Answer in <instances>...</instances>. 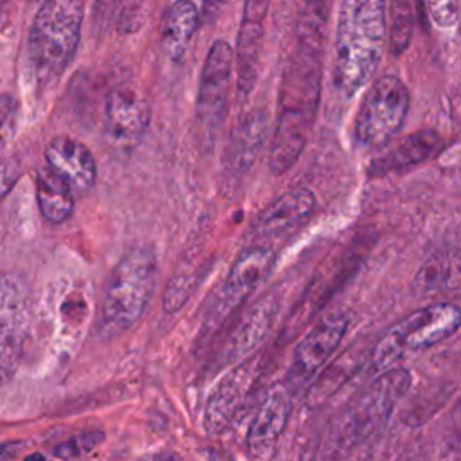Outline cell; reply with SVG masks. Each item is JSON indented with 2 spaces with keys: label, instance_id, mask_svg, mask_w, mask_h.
<instances>
[{
  "label": "cell",
  "instance_id": "d6986e66",
  "mask_svg": "<svg viewBox=\"0 0 461 461\" xmlns=\"http://www.w3.org/2000/svg\"><path fill=\"white\" fill-rule=\"evenodd\" d=\"M443 137L434 130H420L405 137L391 153L371 162V175H385L389 171L418 166L443 149Z\"/></svg>",
  "mask_w": 461,
  "mask_h": 461
},
{
  "label": "cell",
  "instance_id": "9c48e42d",
  "mask_svg": "<svg viewBox=\"0 0 461 461\" xmlns=\"http://www.w3.org/2000/svg\"><path fill=\"white\" fill-rule=\"evenodd\" d=\"M29 331V301L22 279L0 276V385L16 373Z\"/></svg>",
  "mask_w": 461,
  "mask_h": 461
},
{
  "label": "cell",
  "instance_id": "e0dca14e",
  "mask_svg": "<svg viewBox=\"0 0 461 461\" xmlns=\"http://www.w3.org/2000/svg\"><path fill=\"white\" fill-rule=\"evenodd\" d=\"M45 160L50 169L61 175L74 189L86 191L97 176L95 158L86 144L70 137H54L45 148Z\"/></svg>",
  "mask_w": 461,
  "mask_h": 461
},
{
  "label": "cell",
  "instance_id": "d4e9b609",
  "mask_svg": "<svg viewBox=\"0 0 461 461\" xmlns=\"http://www.w3.org/2000/svg\"><path fill=\"white\" fill-rule=\"evenodd\" d=\"M20 106L11 94H0V149L7 148L18 128Z\"/></svg>",
  "mask_w": 461,
  "mask_h": 461
},
{
  "label": "cell",
  "instance_id": "f1b7e54d",
  "mask_svg": "<svg viewBox=\"0 0 461 461\" xmlns=\"http://www.w3.org/2000/svg\"><path fill=\"white\" fill-rule=\"evenodd\" d=\"M445 439H447V447L457 457H461V400L457 402V405L454 407V411L450 414V423H448Z\"/></svg>",
  "mask_w": 461,
  "mask_h": 461
},
{
  "label": "cell",
  "instance_id": "7c38bea8",
  "mask_svg": "<svg viewBox=\"0 0 461 461\" xmlns=\"http://www.w3.org/2000/svg\"><path fill=\"white\" fill-rule=\"evenodd\" d=\"M151 121L148 99L131 85L115 86L104 104V135L119 149H133Z\"/></svg>",
  "mask_w": 461,
  "mask_h": 461
},
{
  "label": "cell",
  "instance_id": "603a6c76",
  "mask_svg": "<svg viewBox=\"0 0 461 461\" xmlns=\"http://www.w3.org/2000/svg\"><path fill=\"white\" fill-rule=\"evenodd\" d=\"M202 268L203 267H200V261L196 259L194 254L189 258H184L178 263L173 276L169 277V283L162 297V306L167 313H176L187 303L193 290L200 283Z\"/></svg>",
  "mask_w": 461,
  "mask_h": 461
},
{
  "label": "cell",
  "instance_id": "3957f363",
  "mask_svg": "<svg viewBox=\"0 0 461 461\" xmlns=\"http://www.w3.org/2000/svg\"><path fill=\"white\" fill-rule=\"evenodd\" d=\"M412 376L403 367H389L357 393L331 420L324 443V461H342L369 441L389 421L396 405L411 389Z\"/></svg>",
  "mask_w": 461,
  "mask_h": 461
},
{
  "label": "cell",
  "instance_id": "d590c367",
  "mask_svg": "<svg viewBox=\"0 0 461 461\" xmlns=\"http://www.w3.org/2000/svg\"><path fill=\"white\" fill-rule=\"evenodd\" d=\"M7 2H9V0H0V13H2V9L5 7V4H7Z\"/></svg>",
  "mask_w": 461,
  "mask_h": 461
},
{
  "label": "cell",
  "instance_id": "ffe728a7",
  "mask_svg": "<svg viewBox=\"0 0 461 461\" xmlns=\"http://www.w3.org/2000/svg\"><path fill=\"white\" fill-rule=\"evenodd\" d=\"M198 7L193 0H175L162 16L160 43L169 59H180L198 27Z\"/></svg>",
  "mask_w": 461,
  "mask_h": 461
},
{
  "label": "cell",
  "instance_id": "cb8c5ba5",
  "mask_svg": "<svg viewBox=\"0 0 461 461\" xmlns=\"http://www.w3.org/2000/svg\"><path fill=\"white\" fill-rule=\"evenodd\" d=\"M104 441V432L103 430H85L77 436H72L61 443H58L52 448V456L63 461H72L88 456L94 452L101 443Z\"/></svg>",
  "mask_w": 461,
  "mask_h": 461
},
{
  "label": "cell",
  "instance_id": "ac0fdd59",
  "mask_svg": "<svg viewBox=\"0 0 461 461\" xmlns=\"http://www.w3.org/2000/svg\"><path fill=\"white\" fill-rule=\"evenodd\" d=\"M315 209V194L306 187H292L272 200L254 220L252 230L258 236L279 234L303 220Z\"/></svg>",
  "mask_w": 461,
  "mask_h": 461
},
{
  "label": "cell",
  "instance_id": "8992f818",
  "mask_svg": "<svg viewBox=\"0 0 461 461\" xmlns=\"http://www.w3.org/2000/svg\"><path fill=\"white\" fill-rule=\"evenodd\" d=\"M459 326L461 310L456 304L436 303L423 306L384 333L371 349V364L376 371H385L398 358L443 342L454 335Z\"/></svg>",
  "mask_w": 461,
  "mask_h": 461
},
{
  "label": "cell",
  "instance_id": "6da1fadb",
  "mask_svg": "<svg viewBox=\"0 0 461 461\" xmlns=\"http://www.w3.org/2000/svg\"><path fill=\"white\" fill-rule=\"evenodd\" d=\"M324 22V2L306 0L297 25L295 50L279 90V113L268 155V167L274 175H283L295 164L315 119Z\"/></svg>",
  "mask_w": 461,
  "mask_h": 461
},
{
  "label": "cell",
  "instance_id": "30bf717a",
  "mask_svg": "<svg viewBox=\"0 0 461 461\" xmlns=\"http://www.w3.org/2000/svg\"><path fill=\"white\" fill-rule=\"evenodd\" d=\"M349 319L346 313L335 312L317 321L310 331L297 342L292 364L286 375L288 391L299 389L308 384L331 358L342 342Z\"/></svg>",
  "mask_w": 461,
  "mask_h": 461
},
{
  "label": "cell",
  "instance_id": "5b68a950",
  "mask_svg": "<svg viewBox=\"0 0 461 461\" xmlns=\"http://www.w3.org/2000/svg\"><path fill=\"white\" fill-rule=\"evenodd\" d=\"M81 0H43L27 34V63L40 85L56 81L76 56L81 27Z\"/></svg>",
  "mask_w": 461,
  "mask_h": 461
},
{
  "label": "cell",
  "instance_id": "484cf974",
  "mask_svg": "<svg viewBox=\"0 0 461 461\" xmlns=\"http://www.w3.org/2000/svg\"><path fill=\"white\" fill-rule=\"evenodd\" d=\"M434 23L441 29L454 27L459 18V0H427Z\"/></svg>",
  "mask_w": 461,
  "mask_h": 461
},
{
  "label": "cell",
  "instance_id": "83f0119b",
  "mask_svg": "<svg viewBox=\"0 0 461 461\" xmlns=\"http://www.w3.org/2000/svg\"><path fill=\"white\" fill-rule=\"evenodd\" d=\"M272 0H245L243 4V16H241V25H254V27H263L265 16L268 13Z\"/></svg>",
  "mask_w": 461,
  "mask_h": 461
},
{
  "label": "cell",
  "instance_id": "7a4b0ae2",
  "mask_svg": "<svg viewBox=\"0 0 461 461\" xmlns=\"http://www.w3.org/2000/svg\"><path fill=\"white\" fill-rule=\"evenodd\" d=\"M387 43L385 0H342L337 16L333 86L353 97L373 77Z\"/></svg>",
  "mask_w": 461,
  "mask_h": 461
},
{
  "label": "cell",
  "instance_id": "e575fe53",
  "mask_svg": "<svg viewBox=\"0 0 461 461\" xmlns=\"http://www.w3.org/2000/svg\"><path fill=\"white\" fill-rule=\"evenodd\" d=\"M22 461H47V457H45L43 454H38V452H34V454H29V456H25Z\"/></svg>",
  "mask_w": 461,
  "mask_h": 461
},
{
  "label": "cell",
  "instance_id": "5bb4252c",
  "mask_svg": "<svg viewBox=\"0 0 461 461\" xmlns=\"http://www.w3.org/2000/svg\"><path fill=\"white\" fill-rule=\"evenodd\" d=\"M290 391L272 387L258 405L247 432V452L252 461H272L290 418Z\"/></svg>",
  "mask_w": 461,
  "mask_h": 461
},
{
  "label": "cell",
  "instance_id": "9a60e30c",
  "mask_svg": "<svg viewBox=\"0 0 461 461\" xmlns=\"http://www.w3.org/2000/svg\"><path fill=\"white\" fill-rule=\"evenodd\" d=\"M267 126L268 115L263 110H254L230 130L221 155V166L229 182L230 178H241L256 162L265 142Z\"/></svg>",
  "mask_w": 461,
  "mask_h": 461
},
{
  "label": "cell",
  "instance_id": "836d02e7",
  "mask_svg": "<svg viewBox=\"0 0 461 461\" xmlns=\"http://www.w3.org/2000/svg\"><path fill=\"white\" fill-rule=\"evenodd\" d=\"M113 4H115V0H95L97 11H99L101 14H108V13L113 9Z\"/></svg>",
  "mask_w": 461,
  "mask_h": 461
},
{
  "label": "cell",
  "instance_id": "7402d4cb",
  "mask_svg": "<svg viewBox=\"0 0 461 461\" xmlns=\"http://www.w3.org/2000/svg\"><path fill=\"white\" fill-rule=\"evenodd\" d=\"M373 349V348H371ZM371 349H364L362 344H353L348 351H344L331 366H328L321 376L310 385L308 402L319 403L328 400L333 393L340 389L355 373L369 360L371 362Z\"/></svg>",
  "mask_w": 461,
  "mask_h": 461
},
{
  "label": "cell",
  "instance_id": "4dcf8cb0",
  "mask_svg": "<svg viewBox=\"0 0 461 461\" xmlns=\"http://www.w3.org/2000/svg\"><path fill=\"white\" fill-rule=\"evenodd\" d=\"M229 0H202V14L205 20L216 18V14L225 7Z\"/></svg>",
  "mask_w": 461,
  "mask_h": 461
},
{
  "label": "cell",
  "instance_id": "8fae6325",
  "mask_svg": "<svg viewBox=\"0 0 461 461\" xmlns=\"http://www.w3.org/2000/svg\"><path fill=\"white\" fill-rule=\"evenodd\" d=\"M274 263V252L267 247L245 249L229 268L216 297L209 308L207 321L220 324L236 306H240L267 277Z\"/></svg>",
  "mask_w": 461,
  "mask_h": 461
},
{
  "label": "cell",
  "instance_id": "52a82bcc",
  "mask_svg": "<svg viewBox=\"0 0 461 461\" xmlns=\"http://www.w3.org/2000/svg\"><path fill=\"white\" fill-rule=\"evenodd\" d=\"M409 90L396 76L378 77L366 92L355 117V139L360 146L380 148L403 126Z\"/></svg>",
  "mask_w": 461,
  "mask_h": 461
},
{
  "label": "cell",
  "instance_id": "4316f807",
  "mask_svg": "<svg viewBox=\"0 0 461 461\" xmlns=\"http://www.w3.org/2000/svg\"><path fill=\"white\" fill-rule=\"evenodd\" d=\"M22 167L16 158H4L0 160V200H4L20 178Z\"/></svg>",
  "mask_w": 461,
  "mask_h": 461
},
{
  "label": "cell",
  "instance_id": "2e32d148",
  "mask_svg": "<svg viewBox=\"0 0 461 461\" xmlns=\"http://www.w3.org/2000/svg\"><path fill=\"white\" fill-rule=\"evenodd\" d=\"M279 310V299L274 294H267L258 299L241 317L234 333L227 342L225 360L229 364H240L263 344Z\"/></svg>",
  "mask_w": 461,
  "mask_h": 461
},
{
  "label": "cell",
  "instance_id": "d6a6232c",
  "mask_svg": "<svg viewBox=\"0 0 461 461\" xmlns=\"http://www.w3.org/2000/svg\"><path fill=\"white\" fill-rule=\"evenodd\" d=\"M142 461H182V457L171 450H162V452H155L146 456Z\"/></svg>",
  "mask_w": 461,
  "mask_h": 461
},
{
  "label": "cell",
  "instance_id": "277c9868",
  "mask_svg": "<svg viewBox=\"0 0 461 461\" xmlns=\"http://www.w3.org/2000/svg\"><path fill=\"white\" fill-rule=\"evenodd\" d=\"M158 265L149 247H135L113 267L99 306L97 331L103 339L133 328L146 313L157 288Z\"/></svg>",
  "mask_w": 461,
  "mask_h": 461
},
{
  "label": "cell",
  "instance_id": "f546056e",
  "mask_svg": "<svg viewBox=\"0 0 461 461\" xmlns=\"http://www.w3.org/2000/svg\"><path fill=\"white\" fill-rule=\"evenodd\" d=\"M22 447H23V441L20 439L0 441V461H13L22 450Z\"/></svg>",
  "mask_w": 461,
  "mask_h": 461
},
{
  "label": "cell",
  "instance_id": "1f68e13d",
  "mask_svg": "<svg viewBox=\"0 0 461 461\" xmlns=\"http://www.w3.org/2000/svg\"><path fill=\"white\" fill-rule=\"evenodd\" d=\"M207 459H209V461H236L234 456H232L229 450L218 448V447L207 448Z\"/></svg>",
  "mask_w": 461,
  "mask_h": 461
},
{
  "label": "cell",
  "instance_id": "4fadbf2b",
  "mask_svg": "<svg viewBox=\"0 0 461 461\" xmlns=\"http://www.w3.org/2000/svg\"><path fill=\"white\" fill-rule=\"evenodd\" d=\"M258 378V360L247 358L236 364L214 385L203 409V429L209 434H221L227 430L240 411L243 409L249 394L252 393Z\"/></svg>",
  "mask_w": 461,
  "mask_h": 461
},
{
  "label": "cell",
  "instance_id": "44dd1931",
  "mask_svg": "<svg viewBox=\"0 0 461 461\" xmlns=\"http://www.w3.org/2000/svg\"><path fill=\"white\" fill-rule=\"evenodd\" d=\"M36 202L45 221L63 223L74 211L72 185L49 166L36 173Z\"/></svg>",
  "mask_w": 461,
  "mask_h": 461
},
{
  "label": "cell",
  "instance_id": "ba28073f",
  "mask_svg": "<svg viewBox=\"0 0 461 461\" xmlns=\"http://www.w3.org/2000/svg\"><path fill=\"white\" fill-rule=\"evenodd\" d=\"M232 63V47L225 40H216L209 47L202 67L194 103V117L200 135L209 148L214 144L221 121L225 119Z\"/></svg>",
  "mask_w": 461,
  "mask_h": 461
}]
</instances>
